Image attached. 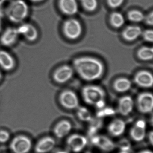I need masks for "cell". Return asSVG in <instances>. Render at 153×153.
<instances>
[{"label": "cell", "mask_w": 153, "mask_h": 153, "mask_svg": "<svg viewBox=\"0 0 153 153\" xmlns=\"http://www.w3.org/2000/svg\"><path fill=\"white\" fill-rule=\"evenodd\" d=\"M73 68L83 80L93 82L101 78L105 67L101 61L92 56H84L75 58L73 62Z\"/></svg>", "instance_id": "1"}, {"label": "cell", "mask_w": 153, "mask_h": 153, "mask_svg": "<svg viewBox=\"0 0 153 153\" xmlns=\"http://www.w3.org/2000/svg\"><path fill=\"white\" fill-rule=\"evenodd\" d=\"M5 15L11 22L22 23L28 16L29 8L24 0H12L5 8Z\"/></svg>", "instance_id": "2"}, {"label": "cell", "mask_w": 153, "mask_h": 153, "mask_svg": "<svg viewBox=\"0 0 153 153\" xmlns=\"http://www.w3.org/2000/svg\"><path fill=\"white\" fill-rule=\"evenodd\" d=\"M81 95L84 102L91 106H94L98 101L105 99L106 96V92L102 87L92 84L83 87Z\"/></svg>", "instance_id": "3"}, {"label": "cell", "mask_w": 153, "mask_h": 153, "mask_svg": "<svg viewBox=\"0 0 153 153\" xmlns=\"http://www.w3.org/2000/svg\"><path fill=\"white\" fill-rule=\"evenodd\" d=\"M65 36L70 40H75L79 38L82 33V26L80 21L75 19L66 20L62 27Z\"/></svg>", "instance_id": "4"}, {"label": "cell", "mask_w": 153, "mask_h": 153, "mask_svg": "<svg viewBox=\"0 0 153 153\" xmlns=\"http://www.w3.org/2000/svg\"><path fill=\"white\" fill-rule=\"evenodd\" d=\"M32 147L30 138L23 135L16 136L10 144V150L13 153H29Z\"/></svg>", "instance_id": "5"}, {"label": "cell", "mask_w": 153, "mask_h": 153, "mask_svg": "<svg viewBox=\"0 0 153 153\" xmlns=\"http://www.w3.org/2000/svg\"><path fill=\"white\" fill-rule=\"evenodd\" d=\"M59 102L62 107L68 110L77 109L80 104L78 96L71 90H64L60 93Z\"/></svg>", "instance_id": "6"}, {"label": "cell", "mask_w": 153, "mask_h": 153, "mask_svg": "<svg viewBox=\"0 0 153 153\" xmlns=\"http://www.w3.org/2000/svg\"><path fill=\"white\" fill-rule=\"evenodd\" d=\"M137 106L139 112L143 114H149L153 108L152 94L149 92L141 93L137 99Z\"/></svg>", "instance_id": "7"}, {"label": "cell", "mask_w": 153, "mask_h": 153, "mask_svg": "<svg viewBox=\"0 0 153 153\" xmlns=\"http://www.w3.org/2000/svg\"><path fill=\"white\" fill-rule=\"evenodd\" d=\"M74 72L72 67L65 65L57 68L54 71L52 74V77L57 83L64 84L72 78Z\"/></svg>", "instance_id": "8"}, {"label": "cell", "mask_w": 153, "mask_h": 153, "mask_svg": "<svg viewBox=\"0 0 153 153\" xmlns=\"http://www.w3.org/2000/svg\"><path fill=\"white\" fill-rule=\"evenodd\" d=\"M17 28L20 36H22L28 42H35L38 38L37 29L32 24L22 23Z\"/></svg>", "instance_id": "9"}, {"label": "cell", "mask_w": 153, "mask_h": 153, "mask_svg": "<svg viewBox=\"0 0 153 153\" xmlns=\"http://www.w3.org/2000/svg\"><path fill=\"white\" fill-rule=\"evenodd\" d=\"M19 36L17 28L9 27L1 34L0 43L5 47H11L16 44Z\"/></svg>", "instance_id": "10"}, {"label": "cell", "mask_w": 153, "mask_h": 153, "mask_svg": "<svg viewBox=\"0 0 153 153\" xmlns=\"http://www.w3.org/2000/svg\"><path fill=\"white\" fill-rule=\"evenodd\" d=\"M88 140L86 137L79 134L71 135L67 138L66 144L73 152H81L87 145Z\"/></svg>", "instance_id": "11"}, {"label": "cell", "mask_w": 153, "mask_h": 153, "mask_svg": "<svg viewBox=\"0 0 153 153\" xmlns=\"http://www.w3.org/2000/svg\"><path fill=\"white\" fill-rule=\"evenodd\" d=\"M91 137L92 144L104 152H111L116 148L114 142L106 136L95 135Z\"/></svg>", "instance_id": "12"}, {"label": "cell", "mask_w": 153, "mask_h": 153, "mask_svg": "<svg viewBox=\"0 0 153 153\" xmlns=\"http://www.w3.org/2000/svg\"><path fill=\"white\" fill-rule=\"evenodd\" d=\"M16 65V60L11 54L6 50H0V70L10 72L14 70Z\"/></svg>", "instance_id": "13"}, {"label": "cell", "mask_w": 153, "mask_h": 153, "mask_svg": "<svg viewBox=\"0 0 153 153\" xmlns=\"http://www.w3.org/2000/svg\"><path fill=\"white\" fill-rule=\"evenodd\" d=\"M135 83L143 88H150L152 87L153 76L152 73L148 71H141L137 73L134 76Z\"/></svg>", "instance_id": "14"}, {"label": "cell", "mask_w": 153, "mask_h": 153, "mask_svg": "<svg viewBox=\"0 0 153 153\" xmlns=\"http://www.w3.org/2000/svg\"><path fill=\"white\" fill-rule=\"evenodd\" d=\"M55 145V140L53 137H44L36 143L34 150L36 153H48L54 149Z\"/></svg>", "instance_id": "15"}, {"label": "cell", "mask_w": 153, "mask_h": 153, "mask_svg": "<svg viewBox=\"0 0 153 153\" xmlns=\"http://www.w3.org/2000/svg\"><path fill=\"white\" fill-rule=\"evenodd\" d=\"M146 123L143 120H137L130 129V136L135 142H139L144 139L146 134Z\"/></svg>", "instance_id": "16"}, {"label": "cell", "mask_w": 153, "mask_h": 153, "mask_svg": "<svg viewBox=\"0 0 153 153\" xmlns=\"http://www.w3.org/2000/svg\"><path fill=\"white\" fill-rule=\"evenodd\" d=\"M134 106V100L129 95L121 97L118 103V111L122 116H127L133 111Z\"/></svg>", "instance_id": "17"}, {"label": "cell", "mask_w": 153, "mask_h": 153, "mask_svg": "<svg viewBox=\"0 0 153 153\" xmlns=\"http://www.w3.org/2000/svg\"><path fill=\"white\" fill-rule=\"evenodd\" d=\"M58 5L63 14L72 16L78 11V4L76 0H58Z\"/></svg>", "instance_id": "18"}, {"label": "cell", "mask_w": 153, "mask_h": 153, "mask_svg": "<svg viewBox=\"0 0 153 153\" xmlns=\"http://www.w3.org/2000/svg\"><path fill=\"white\" fill-rule=\"evenodd\" d=\"M72 129L71 122L66 120H61L54 127L53 132L56 137L59 139L67 135Z\"/></svg>", "instance_id": "19"}, {"label": "cell", "mask_w": 153, "mask_h": 153, "mask_svg": "<svg viewBox=\"0 0 153 153\" xmlns=\"http://www.w3.org/2000/svg\"><path fill=\"white\" fill-rule=\"evenodd\" d=\"M143 30L140 27L136 25H130L125 28L122 32V37L125 40L132 42L142 35Z\"/></svg>", "instance_id": "20"}, {"label": "cell", "mask_w": 153, "mask_h": 153, "mask_svg": "<svg viewBox=\"0 0 153 153\" xmlns=\"http://www.w3.org/2000/svg\"><path fill=\"white\" fill-rule=\"evenodd\" d=\"M126 128V124L123 120L116 119L112 120L108 126V131L113 137H119L123 134Z\"/></svg>", "instance_id": "21"}, {"label": "cell", "mask_w": 153, "mask_h": 153, "mask_svg": "<svg viewBox=\"0 0 153 153\" xmlns=\"http://www.w3.org/2000/svg\"><path fill=\"white\" fill-rule=\"evenodd\" d=\"M132 83L131 80L126 77H119L114 81L113 88L117 92L124 93L131 89Z\"/></svg>", "instance_id": "22"}, {"label": "cell", "mask_w": 153, "mask_h": 153, "mask_svg": "<svg viewBox=\"0 0 153 153\" xmlns=\"http://www.w3.org/2000/svg\"><path fill=\"white\" fill-rule=\"evenodd\" d=\"M137 57L141 61H150L152 60L153 49L152 47L143 46L140 48L137 52Z\"/></svg>", "instance_id": "23"}, {"label": "cell", "mask_w": 153, "mask_h": 153, "mask_svg": "<svg viewBox=\"0 0 153 153\" xmlns=\"http://www.w3.org/2000/svg\"><path fill=\"white\" fill-rule=\"evenodd\" d=\"M110 23L115 28H120L125 23V19L122 13L118 12L112 13L110 16Z\"/></svg>", "instance_id": "24"}, {"label": "cell", "mask_w": 153, "mask_h": 153, "mask_svg": "<svg viewBox=\"0 0 153 153\" xmlns=\"http://www.w3.org/2000/svg\"><path fill=\"white\" fill-rule=\"evenodd\" d=\"M78 118L84 122H90L93 119L90 111L85 107H79L77 108Z\"/></svg>", "instance_id": "25"}, {"label": "cell", "mask_w": 153, "mask_h": 153, "mask_svg": "<svg viewBox=\"0 0 153 153\" xmlns=\"http://www.w3.org/2000/svg\"><path fill=\"white\" fill-rule=\"evenodd\" d=\"M101 119L98 118L97 119H93L90 122V125L88 129V134L91 137L94 136L101 129L102 126V122Z\"/></svg>", "instance_id": "26"}, {"label": "cell", "mask_w": 153, "mask_h": 153, "mask_svg": "<svg viewBox=\"0 0 153 153\" xmlns=\"http://www.w3.org/2000/svg\"><path fill=\"white\" fill-rule=\"evenodd\" d=\"M144 14L140 10H133L128 13V18L130 21L134 22H140L144 20Z\"/></svg>", "instance_id": "27"}, {"label": "cell", "mask_w": 153, "mask_h": 153, "mask_svg": "<svg viewBox=\"0 0 153 153\" xmlns=\"http://www.w3.org/2000/svg\"><path fill=\"white\" fill-rule=\"evenodd\" d=\"M84 10L87 11L93 12L97 9L99 5L97 0H80Z\"/></svg>", "instance_id": "28"}, {"label": "cell", "mask_w": 153, "mask_h": 153, "mask_svg": "<svg viewBox=\"0 0 153 153\" xmlns=\"http://www.w3.org/2000/svg\"><path fill=\"white\" fill-rule=\"evenodd\" d=\"M116 114V111L114 109L110 107L103 108L99 110L97 113V117L99 118L102 119L105 117L112 116Z\"/></svg>", "instance_id": "29"}, {"label": "cell", "mask_w": 153, "mask_h": 153, "mask_svg": "<svg viewBox=\"0 0 153 153\" xmlns=\"http://www.w3.org/2000/svg\"><path fill=\"white\" fill-rule=\"evenodd\" d=\"M116 146L121 152H128L131 148V144L130 141L126 138L120 139L118 142Z\"/></svg>", "instance_id": "30"}, {"label": "cell", "mask_w": 153, "mask_h": 153, "mask_svg": "<svg viewBox=\"0 0 153 153\" xmlns=\"http://www.w3.org/2000/svg\"><path fill=\"white\" fill-rule=\"evenodd\" d=\"M10 138V133L7 130H0V143L4 144L9 142Z\"/></svg>", "instance_id": "31"}, {"label": "cell", "mask_w": 153, "mask_h": 153, "mask_svg": "<svg viewBox=\"0 0 153 153\" xmlns=\"http://www.w3.org/2000/svg\"><path fill=\"white\" fill-rule=\"evenodd\" d=\"M145 41L149 43H152L153 41V31L152 30L147 29L143 31L142 34Z\"/></svg>", "instance_id": "32"}, {"label": "cell", "mask_w": 153, "mask_h": 153, "mask_svg": "<svg viewBox=\"0 0 153 153\" xmlns=\"http://www.w3.org/2000/svg\"><path fill=\"white\" fill-rule=\"evenodd\" d=\"M125 0H107L108 5L112 9H116L121 6Z\"/></svg>", "instance_id": "33"}, {"label": "cell", "mask_w": 153, "mask_h": 153, "mask_svg": "<svg viewBox=\"0 0 153 153\" xmlns=\"http://www.w3.org/2000/svg\"><path fill=\"white\" fill-rule=\"evenodd\" d=\"M144 20L146 24L150 26H152L153 24V13L151 12L146 17H145Z\"/></svg>", "instance_id": "34"}, {"label": "cell", "mask_w": 153, "mask_h": 153, "mask_svg": "<svg viewBox=\"0 0 153 153\" xmlns=\"http://www.w3.org/2000/svg\"><path fill=\"white\" fill-rule=\"evenodd\" d=\"M106 101H105V99H104V100H101L98 101L94 104V106L98 109L100 110L106 107Z\"/></svg>", "instance_id": "35"}, {"label": "cell", "mask_w": 153, "mask_h": 153, "mask_svg": "<svg viewBox=\"0 0 153 153\" xmlns=\"http://www.w3.org/2000/svg\"><path fill=\"white\" fill-rule=\"evenodd\" d=\"M148 138V140H149L150 144H151V145H152L153 143V133L152 131H151V132L149 133Z\"/></svg>", "instance_id": "36"}, {"label": "cell", "mask_w": 153, "mask_h": 153, "mask_svg": "<svg viewBox=\"0 0 153 153\" xmlns=\"http://www.w3.org/2000/svg\"><path fill=\"white\" fill-rule=\"evenodd\" d=\"M30 1L32 2L33 3H40L41 2L43 1L44 0H29Z\"/></svg>", "instance_id": "37"}, {"label": "cell", "mask_w": 153, "mask_h": 153, "mask_svg": "<svg viewBox=\"0 0 153 153\" xmlns=\"http://www.w3.org/2000/svg\"><path fill=\"white\" fill-rule=\"evenodd\" d=\"M138 153H152V152L149 150H144V151H141Z\"/></svg>", "instance_id": "38"}, {"label": "cell", "mask_w": 153, "mask_h": 153, "mask_svg": "<svg viewBox=\"0 0 153 153\" xmlns=\"http://www.w3.org/2000/svg\"><path fill=\"white\" fill-rule=\"evenodd\" d=\"M2 22L1 19L0 18V33L1 32L2 29Z\"/></svg>", "instance_id": "39"}, {"label": "cell", "mask_w": 153, "mask_h": 153, "mask_svg": "<svg viewBox=\"0 0 153 153\" xmlns=\"http://www.w3.org/2000/svg\"><path fill=\"white\" fill-rule=\"evenodd\" d=\"M6 0H0V6L3 4L6 1Z\"/></svg>", "instance_id": "40"}, {"label": "cell", "mask_w": 153, "mask_h": 153, "mask_svg": "<svg viewBox=\"0 0 153 153\" xmlns=\"http://www.w3.org/2000/svg\"><path fill=\"white\" fill-rule=\"evenodd\" d=\"M56 153H68L67 152H66V151H58V152H57Z\"/></svg>", "instance_id": "41"}, {"label": "cell", "mask_w": 153, "mask_h": 153, "mask_svg": "<svg viewBox=\"0 0 153 153\" xmlns=\"http://www.w3.org/2000/svg\"><path fill=\"white\" fill-rule=\"evenodd\" d=\"M2 79V74L1 70H0V82L1 81Z\"/></svg>", "instance_id": "42"}, {"label": "cell", "mask_w": 153, "mask_h": 153, "mask_svg": "<svg viewBox=\"0 0 153 153\" xmlns=\"http://www.w3.org/2000/svg\"><path fill=\"white\" fill-rule=\"evenodd\" d=\"M119 153H128V152H120Z\"/></svg>", "instance_id": "43"}]
</instances>
